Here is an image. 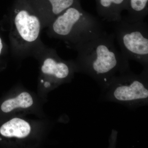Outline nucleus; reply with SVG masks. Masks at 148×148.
Instances as JSON below:
<instances>
[{
	"label": "nucleus",
	"instance_id": "1",
	"mask_svg": "<svg viewBox=\"0 0 148 148\" xmlns=\"http://www.w3.org/2000/svg\"><path fill=\"white\" fill-rule=\"evenodd\" d=\"M114 33L103 31L96 36L74 47L77 73L87 75L102 89L115 76L130 70L129 60L115 45Z\"/></svg>",
	"mask_w": 148,
	"mask_h": 148
},
{
	"label": "nucleus",
	"instance_id": "2",
	"mask_svg": "<svg viewBox=\"0 0 148 148\" xmlns=\"http://www.w3.org/2000/svg\"><path fill=\"white\" fill-rule=\"evenodd\" d=\"M10 19L9 38L13 52L37 53L45 46L40 38L44 27L33 3L18 1L13 7Z\"/></svg>",
	"mask_w": 148,
	"mask_h": 148
},
{
	"label": "nucleus",
	"instance_id": "3",
	"mask_svg": "<svg viewBox=\"0 0 148 148\" xmlns=\"http://www.w3.org/2000/svg\"><path fill=\"white\" fill-rule=\"evenodd\" d=\"M47 27L49 37L63 40L71 49L104 31L101 21L83 10L79 2L58 15Z\"/></svg>",
	"mask_w": 148,
	"mask_h": 148
},
{
	"label": "nucleus",
	"instance_id": "4",
	"mask_svg": "<svg viewBox=\"0 0 148 148\" xmlns=\"http://www.w3.org/2000/svg\"><path fill=\"white\" fill-rule=\"evenodd\" d=\"M103 101L134 110L148 104V68L139 74L130 70L114 77L102 90Z\"/></svg>",
	"mask_w": 148,
	"mask_h": 148
},
{
	"label": "nucleus",
	"instance_id": "5",
	"mask_svg": "<svg viewBox=\"0 0 148 148\" xmlns=\"http://www.w3.org/2000/svg\"><path fill=\"white\" fill-rule=\"evenodd\" d=\"M114 34L120 51L128 60L148 68V26L143 21L130 20L126 16L115 22Z\"/></svg>",
	"mask_w": 148,
	"mask_h": 148
},
{
	"label": "nucleus",
	"instance_id": "6",
	"mask_svg": "<svg viewBox=\"0 0 148 148\" xmlns=\"http://www.w3.org/2000/svg\"><path fill=\"white\" fill-rule=\"evenodd\" d=\"M43 51L45 56L43 58L40 71L43 75L51 77L58 82H62L71 79L77 72L74 61L62 60L55 50L45 46Z\"/></svg>",
	"mask_w": 148,
	"mask_h": 148
},
{
	"label": "nucleus",
	"instance_id": "7",
	"mask_svg": "<svg viewBox=\"0 0 148 148\" xmlns=\"http://www.w3.org/2000/svg\"><path fill=\"white\" fill-rule=\"evenodd\" d=\"M78 0H44L33 3L42 20L44 28L66 10L79 2Z\"/></svg>",
	"mask_w": 148,
	"mask_h": 148
},
{
	"label": "nucleus",
	"instance_id": "8",
	"mask_svg": "<svg viewBox=\"0 0 148 148\" xmlns=\"http://www.w3.org/2000/svg\"><path fill=\"white\" fill-rule=\"evenodd\" d=\"M31 125L25 120L14 118L0 124V141L3 139H24L30 134Z\"/></svg>",
	"mask_w": 148,
	"mask_h": 148
},
{
	"label": "nucleus",
	"instance_id": "9",
	"mask_svg": "<svg viewBox=\"0 0 148 148\" xmlns=\"http://www.w3.org/2000/svg\"><path fill=\"white\" fill-rule=\"evenodd\" d=\"M98 15L108 22H118L122 18L125 0H96Z\"/></svg>",
	"mask_w": 148,
	"mask_h": 148
},
{
	"label": "nucleus",
	"instance_id": "10",
	"mask_svg": "<svg viewBox=\"0 0 148 148\" xmlns=\"http://www.w3.org/2000/svg\"><path fill=\"white\" fill-rule=\"evenodd\" d=\"M34 104V99L31 94L23 92L14 98H8L0 103V116L10 113L18 109H27Z\"/></svg>",
	"mask_w": 148,
	"mask_h": 148
},
{
	"label": "nucleus",
	"instance_id": "11",
	"mask_svg": "<svg viewBox=\"0 0 148 148\" xmlns=\"http://www.w3.org/2000/svg\"><path fill=\"white\" fill-rule=\"evenodd\" d=\"M148 0H125L127 18L135 21L145 20L148 14Z\"/></svg>",
	"mask_w": 148,
	"mask_h": 148
},
{
	"label": "nucleus",
	"instance_id": "12",
	"mask_svg": "<svg viewBox=\"0 0 148 148\" xmlns=\"http://www.w3.org/2000/svg\"><path fill=\"white\" fill-rule=\"evenodd\" d=\"M4 48V45L3 42L0 36V57L2 55L3 51Z\"/></svg>",
	"mask_w": 148,
	"mask_h": 148
}]
</instances>
